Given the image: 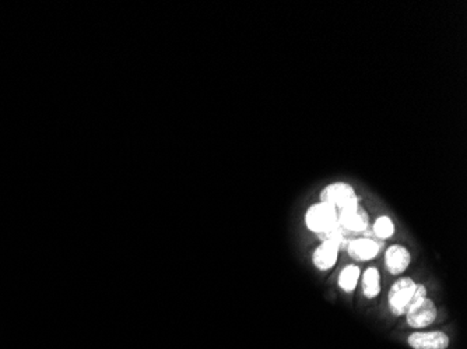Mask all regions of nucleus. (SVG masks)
Returning a JSON list of instances; mask_svg holds the SVG:
<instances>
[{
    "label": "nucleus",
    "instance_id": "obj_1",
    "mask_svg": "<svg viewBox=\"0 0 467 349\" xmlns=\"http://www.w3.org/2000/svg\"><path fill=\"white\" fill-rule=\"evenodd\" d=\"M427 295L428 289L426 285L416 282L410 277H400L392 284L388 293L389 310L395 316H404L419 299Z\"/></svg>",
    "mask_w": 467,
    "mask_h": 349
},
{
    "label": "nucleus",
    "instance_id": "obj_2",
    "mask_svg": "<svg viewBox=\"0 0 467 349\" xmlns=\"http://www.w3.org/2000/svg\"><path fill=\"white\" fill-rule=\"evenodd\" d=\"M304 222L308 231L322 235L339 222L337 209L324 202L310 204L305 211Z\"/></svg>",
    "mask_w": 467,
    "mask_h": 349
},
{
    "label": "nucleus",
    "instance_id": "obj_3",
    "mask_svg": "<svg viewBox=\"0 0 467 349\" xmlns=\"http://www.w3.org/2000/svg\"><path fill=\"white\" fill-rule=\"evenodd\" d=\"M406 323L416 330L427 328L438 317V309L437 305L434 304L433 299L428 296L419 299V301L414 304L407 312H406Z\"/></svg>",
    "mask_w": 467,
    "mask_h": 349
},
{
    "label": "nucleus",
    "instance_id": "obj_4",
    "mask_svg": "<svg viewBox=\"0 0 467 349\" xmlns=\"http://www.w3.org/2000/svg\"><path fill=\"white\" fill-rule=\"evenodd\" d=\"M321 202L332 204L337 210L359 202L355 189L347 182H333L325 186L321 191Z\"/></svg>",
    "mask_w": 467,
    "mask_h": 349
},
{
    "label": "nucleus",
    "instance_id": "obj_5",
    "mask_svg": "<svg viewBox=\"0 0 467 349\" xmlns=\"http://www.w3.org/2000/svg\"><path fill=\"white\" fill-rule=\"evenodd\" d=\"M337 213H339V224L343 226L346 232L359 233L367 231V228L370 226V214L359 204V202L348 204L337 210Z\"/></svg>",
    "mask_w": 467,
    "mask_h": 349
},
{
    "label": "nucleus",
    "instance_id": "obj_6",
    "mask_svg": "<svg viewBox=\"0 0 467 349\" xmlns=\"http://www.w3.org/2000/svg\"><path fill=\"white\" fill-rule=\"evenodd\" d=\"M411 349H446L450 338L444 331H414L407 337Z\"/></svg>",
    "mask_w": 467,
    "mask_h": 349
},
{
    "label": "nucleus",
    "instance_id": "obj_7",
    "mask_svg": "<svg viewBox=\"0 0 467 349\" xmlns=\"http://www.w3.org/2000/svg\"><path fill=\"white\" fill-rule=\"evenodd\" d=\"M346 246L347 253L351 259L357 262H370L379 255L382 248V242L368 236H362L351 239Z\"/></svg>",
    "mask_w": 467,
    "mask_h": 349
},
{
    "label": "nucleus",
    "instance_id": "obj_8",
    "mask_svg": "<svg viewBox=\"0 0 467 349\" xmlns=\"http://www.w3.org/2000/svg\"><path fill=\"white\" fill-rule=\"evenodd\" d=\"M411 264V253L403 244H392L385 252V266L389 274L403 275Z\"/></svg>",
    "mask_w": 467,
    "mask_h": 349
},
{
    "label": "nucleus",
    "instance_id": "obj_9",
    "mask_svg": "<svg viewBox=\"0 0 467 349\" xmlns=\"http://www.w3.org/2000/svg\"><path fill=\"white\" fill-rule=\"evenodd\" d=\"M340 244L332 240H322L314 251L312 263L319 271L332 270L339 259Z\"/></svg>",
    "mask_w": 467,
    "mask_h": 349
},
{
    "label": "nucleus",
    "instance_id": "obj_10",
    "mask_svg": "<svg viewBox=\"0 0 467 349\" xmlns=\"http://www.w3.org/2000/svg\"><path fill=\"white\" fill-rule=\"evenodd\" d=\"M359 279L362 293L367 299H375L381 293V273L377 267H368Z\"/></svg>",
    "mask_w": 467,
    "mask_h": 349
},
{
    "label": "nucleus",
    "instance_id": "obj_11",
    "mask_svg": "<svg viewBox=\"0 0 467 349\" xmlns=\"http://www.w3.org/2000/svg\"><path fill=\"white\" fill-rule=\"evenodd\" d=\"M361 278V268L357 264H347L341 268L337 277V285L343 292L351 293L355 290Z\"/></svg>",
    "mask_w": 467,
    "mask_h": 349
},
{
    "label": "nucleus",
    "instance_id": "obj_12",
    "mask_svg": "<svg viewBox=\"0 0 467 349\" xmlns=\"http://www.w3.org/2000/svg\"><path fill=\"white\" fill-rule=\"evenodd\" d=\"M372 231L378 239H389L395 235L396 226L389 215H379L374 222Z\"/></svg>",
    "mask_w": 467,
    "mask_h": 349
}]
</instances>
